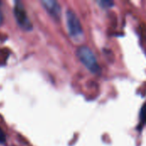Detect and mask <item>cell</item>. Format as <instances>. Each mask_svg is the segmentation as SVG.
Wrapping results in <instances>:
<instances>
[{"label":"cell","mask_w":146,"mask_h":146,"mask_svg":"<svg viewBox=\"0 0 146 146\" xmlns=\"http://www.w3.org/2000/svg\"><path fill=\"white\" fill-rule=\"evenodd\" d=\"M77 56L81 63L92 74H98L101 72V68L97 61V58L91 49L86 46H80L77 50Z\"/></svg>","instance_id":"cell-1"},{"label":"cell","mask_w":146,"mask_h":146,"mask_svg":"<svg viewBox=\"0 0 146 146\" xmlns=\"http://www.w3.org/2000/svg\"><path fill=\"white\" fill-rule=\"evenodd\" d=\"M66 20L69 35L74 39L81 38L83 37V28L80 19L72 9L67 10Z\"/></svg>","instance_id":"cell-2"},{"label":"cell","mask_w":146,"mask_h":146,"mask_svg":"<svg viewBox=\"0 0 146 146\" xmlns=\"http://www.w3.org/2000/svg\"><path fill=\"white\" fill-rule=\"evenodd\" d=\"M14 15L21 28L26 31L32 30L33 25L27 15V12L21 2H15V7H14Z\"/></svg>","instance_id":"cell-3"},{"label":"cell","mask_w":146,"mask_h":146,"mask_svg":"<svg viewBox=\"0 0 146 146\" xmlns=\"http://www.w3.org/2000/svg\"><path fill=\"white\" fill-rule=\"evenodd\" d=\"M41 3L45 10L56 21H59L62 15V9L60 4L55 0H42Z\"/></svg>","instance_id":"cell-4"},{"label":"cell","mask_w":146,"mask_h":146,"mask_svg":"<svg viewBox=\"0 0 146 146\" xmlns=\"http://www.w3.org/2000/svg\"><path fill=\"white\" fill-rule=\"evenodd\" d=\"M139 119H140V123H139L140 124V128H142L144 126L146 125V102L144 104V105L141 108Z\"/></svg>","instance_id":"cell-5"},{"label":"cell","mask_w":146,"mask_h":146,"mask_svg":"<svg viewBox=\"0 0 146 146\" xmlns=\"http://www.w3.org/2000/svg\"><path fill=\"white\" fill-rule=\"evenodd\" d=\"M97 3L102 9H110L115 4L114 2L110 1V0H100V1H98Z\"/></svg>","instance_id":"cell-6"},{"label":"cell","mask_w":146,"mask_h":146,"mask_svg":"<svg viewBox=\"0 0 146 146\" xmlns=\"http://www.w3.org/2000/svg\"><path fill=\"white\" fill-rule=\"evenodd\" d=\"M5 140H6L5 134H4V133L3 132V130L0 128V143H4Z\"/></svg>","instance_id":"cell-7"},{"label":"cell","mask_w":146,"mask_h":146,"mask_svg":"<svg viewBox=\"0 0 146 146\" xmlns=\"http://www.w3.org/2000/svg\"><path fill=\"white\" fill-rule=\"evenodd\" d=\"M2 21H3V15H2L1 11H0V25L2 24Z\"/></svg>","instance_id":"cell-8"}]
</instances>
